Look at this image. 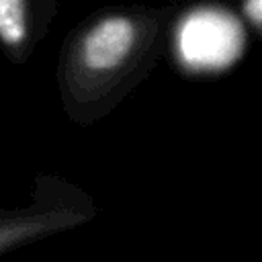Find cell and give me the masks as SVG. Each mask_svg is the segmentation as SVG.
Wrapping results in <instances>:
<instances>
[{
  "instance_id": "cell-4",
  "label": "cell",
  "mask_w": 262,
  "mask_h": 262,
  "mask_svg": "<svg viewBox=\"0 0 262 262\" xmlns=\"http://www.w3.org/2000/svg\"><path fill=\"white\" fill-rule=\"evenodd\" d=\"M239 16L252 35H262V0H237Z\"/></svg>"
},
{
  "instance_id": "cell-1",
  "label": "cell",
  "mask_w": 262,
  "mask_h": 262,
  "mask_svg": "<svg viewBox=\"0 0 262 262\" xmlns=\"http://www.w3.org/2000/svg\"><path fill=\"white\" fill-rule=\"evenodd\" d=\"M182 6L111 4L66 35L55 82L68 121L90 127L108 117L160 63Z\"/></svg>"
},
{
  "instance_id": "cell-2",
  "label": "cell",
  "mask_w": 262,
  "mask_h": 262,
  "mask_svg": "<svg viewBox=\"0 0 262 262\" xmlns=\"http://www.w3.org/2000/svg\"><path fill=\"white\" fill-rule=\"evenodd\" d=\"M98 215L90 192L57 174L39 172L25 207L0 209V254L80 227Z\"/></svg>"
},
{
  "instance_id": "cell-3",
  "label": "cell",
  "mask_w": 262,
  "mask_h": 262,
  "mask_svg": "<svg viewBox=\"0 0 262 262\" xmlns=\"http://www.w3.org/2000/svg\"><path fill=\"white\" fill-rule=\"evenodd\" d=\"M68 0H0V53L25 66Z\"/></svg>"
}]
</instances>
